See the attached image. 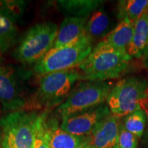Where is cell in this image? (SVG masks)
<instances>
[{"label":"cell","instance_id":"obj_1","mask_svg":"<svg viewBox=\"0 0 148 148\" xmlns=\"http://www.w3.org/2000/svg\"><path fill=\"white\" fill-rule=\"evenodd\" d=\"M131 56L101 40L77 66L80 80L106 81L119 77L128 67Z\"/></svg>","mask_w":148,"mask_h":148},{"label":"cell","instance_id":"obj_2","mask_svg":"<svg viewBox=\"0 0 148 148\" xmlns=\"http://www.w3.org/2000/svg\"><path fill=\"white\" fill-rule=\"evenodd\" d=\"M78 80H80V75L77 69L41 75L38 88L27 99L23 110L35 112L58 107L64 102Z\"/></svg>","mask_w":148,"mask_h":148},{"label":"cell","instance_id":"obj_3","mask_svg":"<svg viewBox=\"0 0 148 148\" xmlns=\"http://www.w3.org/2000/svg\"><path fill=\"white\" fill-rule=\"evenodd\" d=\"M147 101L148 81L140 77L120 79L113 85L106 100L111 114L119 119L143 110Z\"/></svg>","mask_w":148,"mask_h":148},{"label":"cell","instance_id":"obj_4","mask_svg":"<svg viewBox=\"0 0 148 148\" xmlns=\"http://www.w3.org/2000/svg\"><path fill=\"white\" fill-rule=\"evenodd\" d=\"M58 30V25L53 22L29 27L13 51L14 58L23 64L36 63L53 48Z\"/></svg>","mask_w":148,"mask_h":148},{"label":"cell","instance_id":"obj_5","mask_svg":"<svg viewBox=\"0 0 148 148\" xmlns=\"http://www.w3.org/2000/svg\"><path fill=\"white\" fill-rule=\"evenodd\" d=\"M92 40L86 34L69 45L52 48L34 64V73L41 76L49 73L77 68L92 50Z\"/></svg>","mask_w":148,"mask_h":148},{"label":"cell","instance_id":"obj_6","mask_svg":"<svg viewBox=\"0 0 148 148\" xmlns=\"http://www.w3.org/2000/svg\"><path fill=\"white\" fill-rule=\"evenodd\" d=\"M107 81L82 80L74 86L62 104L56 108L61 118L103 104L112 89Z\"/></svg>","mask_w":148,"mask_h":148},{"label":"cell","instance_id":"obj_7","mask_svg":"<svg viewBox=\"0 0 148 148\" xmlns=\"http://www.w3.org/2000/svg\"><path fill=\"white\" fill-rule=\"evenodd\" d=\"M36 113L25 110L10 112L0 120L2 144L9 148H32Z\"/></svg>","mask_w":148,"mask_h":148},{"label":"cell","instance_id":"obj_8","mask_svg":"<svg viewBox=\"0 0 148 148\" xmlns=\"http://www.w3.org/2000/svg\"><path fill=\"white\" fill-rule=\"evenodd\" d=\"M111 114L108 105H99L88 110L62 118L60 127L77 136H88L99 121Z\"/></svg>","mask_w":148,"mask_h":148},{"label":"cell","instance_id":"obj_9","mask_svg":"<svg viewBox=\"0 0 148 148\" xmlns=\"http://www.w3.org/2000/svg\"><path fill=\"white\" fill-rule=\"evenodd\" d=\"M17 75L10 65L0 66V106L10 112L23 110L27 99L18 83Z\"/></svg>","mask_w":148,"mask_h":148},{"label":"cell","instance_id":"obj_10","mask_svg":"<svg viewBox=\"0 0 148 148\" xmlns=\"http://www.w3.org/2000/svg\"><path fill=\"white\" fill-rule=\"evenodd\" d=\"M119 119L110 114L101 120L87 136L92 148H118Z\"/></svg>","mask_w":148,"mask_h":148},{"label":"cell","instance_id":"obj_11","mask_svg":"<svg viewBox=\"0 0 148 148\" xmlns=\"http://www.w3.org/2000/svg\"><path fill=\"white\" fill-rule=\"evenodd\" d=\"M86 18L66 16L58 27L53 48H58L77 41L86 35Z\"/></svg>","mask_w":148,"mask_h":148},{"label":"cell","instance_id":"obj_12","mask_svg":"<svg viewBox=\"0 0 148 148\" xmlns=\"http://www.w3.org/2000/svg\"><path fill=\"white\" fill-rule=\"evenodd\" d=\"M127 51L131 58L148 61V12L134 21V34Z\"/></svg>","mask_w":148,"mask_h":148},{"label":"cell","instance_id":"obj_13","mask_svg":"<svg viewBox=\"0 0 148 148\" xmlns=\"http://www.w3.org/2000/svg\"><path fill=\"white\" fill-rule=\"evenodd\" d=\"M134 23L127 18L121 20L114 29L103 37L102 41L119 50L127 51L134 34Z\"/></svg>","mask_w":148,"mask_h":148},{"label":"cell","instance_id":"obj_14","mask_svg":"<svg viewBox=\"0 0 148 148\" xmlns=\"http://www.w3.org/2000/svg\"><path fill=\"white\" fill-rule=\"evenodd\" d=\"M50 148H77L86 139V136H77L61 128L56 120L48 121Z\"/></svg>","mask_w":148,"mask_h":148},{"label":"cell","instance_id":"obj_15","mask_svg":"<svg viewBox=\"0 0 148 148\" xmlns=\"http://www.w3.org/2000/svg\"><path fill=\"white\" fill-rule=\"evenodd\" d=\"M101 1L96 0H62L57 3L60 11L67 16L87 18L98 8Z\"/></svg>","mask_w":148,"mask_h":148},{"label":"cell","instance_id":"obj_16","mask_svg":"<svg viewBox=\"0 0 148 148\" xmlns=\"http://www.w3.org/2000/svg\"><path fill=\"white\" fill-rule=\"evenodd\" d=\"M148 12V0H126L120 1L118 4V18H127L135 21Z\"/></svg>","mask_w":148,"mask_h":148},{"label":"cell","instance_id":"obj_17","mask_svg":"<svg viewBox=\"0 0 148 148\" xmlns=\"http://www.w3.org/2000/svg\"><path fill=\"white\" fill-rule=\"evenodd\" d=\"M48 112L49 110H43L37 114L34 123L32 148H50L49 128L47 121Z\"/></svg>","mask_w":148,"mask_h":148},{"label":"cell","instance_id":"obj_18","mask_svg":"<svg viewBox=\"0 0 148 148\" xmlns=\"http://www.w3.org/2000/svg\"><path fill=\"white\" fill-rule=\"evenodd\" d=\"M109 25V18L103 10H96L92 12L86 21V33L93 40L106 34Z\"/></svg>","mask_w":148,"mask_h":148},{"label":"cell","instance_id":"obj_19","mask_svg":"<svg viewBox=\"0 0 148 148\" xmlns=\"http://www.w3.org/2000/svg\"><path fill=\"white\" fill-rule=\"evenodd\" d=\"M17 33L15 23L0 14V52L5 53L14 45Z\"/></svg>","mask_w":148,"mask_h":148},{"label":"cell","instance_id":"obj_20","mask_svg":"<svg viewBox=\"0 0 148 148\" xmlns=\"http://www.w3.org/2000/svg\"><path fill=\"white\" fill-rule=\"evenodd\" d=\"M123 123L128 132L140 138L143 134L146 124V116L143 110H136L125 116Z\"/></svg>","mask_w":148,"mask_h":148},{"label":"cell","instance_id":"obj_21","mask_svg":"<svg viewBox=\"0 0 148 148\" xmlns=\"http://www.w3.org/2000/svg\"><path fill=\"white\" fill-rule=\"evenodd\" d=\"M25 8L23 1H0V14L15 23L23 16Z\"/></svg>","mask_w":148,"mask_h":148},{"label":"cell","instance_id":"obj_22","mask_svg":"<svg viewBox=\"0 0 148 148\" xmlns=\"http://www.w3.org/2000/svg\"><path fill=\"white\" fill-rule=\"evenodd\" d=\"M137 138L125 128L123 123H119L118 148H137Z\"/></svg>","mask_w":148,"mask_h":148},{"label":"cell","instance_id":"obj_23","mask_svg":"<svg viewBox=\"0 0 148 148\" xmlns=\"http://www.w3.org/2000/svg\"><path fill=\"white\" fill-rule=\"evenodd\" d=\"M77 148H92L91 146H90L89 142H88L87 136H86V139L84 140L83 143L81 144L80 145L78 146Z\"/></svg>","mask_w":148,"mask_h":148},{"label":"cell","instance_id":"obj_24","mask_svg":"<svg viewBox=\"0 0 148 148\" xmlns=\"http://www.w3.org/2000/svg\"><path fill=\"white\" fill-rule=\"evenodd\" d=\"M2 140H3V136L0 132V148H1V145H2Z\"/></svg>","mask_w":148,"mask_h":148},{"label":"cell","instance_id":"obj_25","mask_svg":"<svg viewBox=\"0 0 148 148\" xmlns=\"http://www.w3.org/2000/svg\"><path fill=\"white\" fill-rule=\"evenodd\" d=\"M1 148H9V147H7L6 145H3V144H2V145H1Z\"/></svg>","mask_w":148,"mask_h":148},{"label":"cell","instance_id":"obj_26","mask_svg":"<svg viewBox=\"0 0 148 148\" xmlns=\"http://www.w3.org/2000/svg\"><path fill=\"white\" fill-rule=\"evenodd\" d=\"M0 66H1V58H0Z\"/></svg>","mask_w":148,"mask_h":148}]
</instances>
